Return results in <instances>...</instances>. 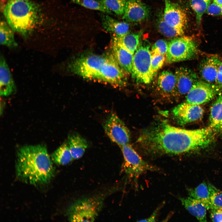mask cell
Masks as SVG:
<instances>
[{
  "mask_svg": "<svg viewBox=\"0 0 222 222\" xmlns=\"http://www.w3.org/2000/svg\"><path fill=\"white\" fill-rule=\"evenodd\" d=\"M166 60L165 56L161 55H151V66L152 70L155 74L163 66Z\"/></svg>",
  "mask_w": 222,
  "mask_h": 222,
  "instance_id": "836d02e7",
  "label": "cell"
},
{
  "mask_svg": "<svg viewBox=\"0 0 222 222\" xmlns=\"http://www.w3.org/2000/svg\"><path fill=\"white\" fill-rule=\"evenodd\" d=\"M72 1L74 3L88 9L98 10L107 14H112V12L99 0H72Z\"/></svg>",
  "mask_w": 222,
  "mask_h": 222,
  "instance_id": "f546056e",
  "label": "cell"
},
{
  "mask_svg": "<svg viewBox=\"0 0 222 222\" xmlns=\"http://www.w3.org/2000/svg\"><path fill=\"white\" fill-rule=\"evenodd\" d=\"M219 94L215 87L204 81L198 80L186 95V102L200 105L209 101Z\"/></svg>",
  "mask_w": 222,
  "mask_h": 222,
  "instance_id": "8fae6325",
  "label": "cell"
},
{
  "mask_svg": "<svg viewBox=\"0 0 222 222\" xmlns=\"http://www.w3.org/2000/svg\"><path fill=\"white\" fill-rule=\"evenodd\" d=\"M107 57L96 55L81 57L71 62L68 69L84 78L98 80L101 68Z\"/></svg>",
  "mask_w": 222,
  "mask_h": 222,
  "instance_id": "52a82bcc",
  "label": "cell"
},
{
  "mask_svg": "<svg viewBox=\"0 0 222 222\" xmlns=\"http://www.w3.org/2000/svg\"><path fill=\"white\" fill-rule=\"evenodd\" d=\"M176 83L175 74L170 71H163L160 74L158 77V89L163 94L175 96Z\"/></svg>",
  "mask_w": 222,
  "mask_h": 222,
  "instance_id": "44dd1931",
  "label": "cell"
},
{
  "mask_svg": "<svg viewBox=\"0 0 222 222\" xmlns=\"http://www.w3.org/2000/svg\"><path fill=\"white\" fill-rule=\"evenodd\" d=\"M100 2L112 12L118 15L124 13L128 0H99Z\"/></svg>",
  "mask_w": 222,
  "mask_h": 222,
  "instance_id": "4dcf8cb0",
  "label": "cell"
},
{
  "mask_svg": "<svg viewBox=\"0 0 222 222\" xmlns=\"http://www.w3.org/2000/svg\"><path fill=\"white\" fill-rule=\"evenodd\" d=\"M112 47L113 55L120 66L126 74H131L133 68V55L113 41Z\"/></svg>",
  "mask_w": 222,
  "mask_h": 222,
  "instance_id": "d6986e66",
  "label": "cell"
},
{
  "mask_svg": "<svg viewBox=\"0 0 222 222\" xmlns=\"http://www.w3.org/2000/svg\"><path fill=\"white\" fill-rule=\"evenodd\" d=\"M120 147L124 159V170L129 177L135 182L147 171H159L157 167L144 160L129 143Z\"/></svg>",
  "mask_w": 222,
  "mask_h": 222,
  "instance_id": "8992f818",
  "label": "cell"
},
{
  "mask_svg": "<svg viewBox=\"0 0 222 222\" xmlns=\"http://www.w3.org/2000/svg\"><path fill=\"white\" fill-rule=\"evenodd\" d=\"M211 0H188L190 5L194 11L198 25H200L202 18L211 3Z\"/></svg>",
  "mask_w": 222,
  "mask_h": 222,
  "instance_id": "f1b7e54d",
  "label": "cell"
},
{
  "mask_svg": "<svg viewBox=\"0 0 222 222\" xmlns=\"http://www.w3.org/2000/svg\"><path fill=\"white\" fill-rule=\"evenodd\" d=\"M220 61L221 59L216 56L208 57L201 60L199 70L203 80L215 87Z\"/></svg>",
  "mask_w": 222,
  "mask_h": 222,
  "instance_id": "2e32d148",
  "label": "cell"
},
{
  "mask_svg": "<svg viewBox=\"0 0 222 222\" xmlns=\"http://www.w3.org/2000/svg\"><path fill=\"white\" fill-rule=\"evenodd\" d=\"M12 30L10 29L3 20L0 23V44L10 48L17 47L18 44L14 39Z\"/></svg>",
  "mask_w": 222,
  "mask_h": 222,
  "instance_id": "4316f807",
  "label": "cell"
},
{
  "mask_svg": "<svg viewBox=\"0 0 222 222\" xmlns=\"http://www.w3.org/2000/svg\"><path fill=\"white\" fill-rule=\"evenodd\" d=\"M165 203L163 202L158 206V207L154 211L151 215L148 218L142 219L138 221L141 222H155L156 221V218L158 213L162 208L163 206Z\"/></svg>",
  "mask_w": 222,
  "mask_h": 222,
  "instance_id": "74e56055",
  "label": "cell"
},
{
  "mask_svg": "<svg viewBox=\"0 0 222 222\" xmlns=\"http://www.w3.org/2000/svg\"><path fill=\"white\" fill-rule=\"evenodd\" d=\"M141 35L139 33H129L121 36H113L112 41L134 55L139 43Z\"/></svg>",
  "mask_w": 222,
  "mask_h": 222,
  "instance_id": "cb8c5ba5",
  "label": "cell"
},
{
  "mask_svg": "<svg viewBox=\"0 0 222 222\" xmlns=\"http://www.w3.org/2000/svg\"><path fill=\"white\" fill-rule=\"evenodd\" d=\"M208 185L210 193L211 209H222V192L209 183Z\"/></svg>",
  "mask_w": 222,
  "mask_h": 222,
  "instance_id": "1f68e13d",
  "label": "cell"
},
{
  "mask_svg": "<svg viewBox=\"0 0 222 222\" xmlns=\"http://www.w3.org/2000/svg\"><path fill=\"white\" fill-rule=\"evenodd\" d=\"M172 112L178 123L183 125L200 119L203 115L204 110L200 105L186 102L175 107Z\"/></svg>",
  "mask_w": 222,
  "mask_h": 222,
  "instance_id": "4fadbf2b",
  "label": "cell"
},
{
  "mask_svg": "<svg viewBox=\"0 0 222 222\" xmlns=\"http://www.w3.org/2000/svg\"><path fill=\"white\" fill-rule=\"evenodd\" d=\"M175 75L176 80L175 96L187 95L199 80L196 73L186 67L178 68L176 70Z\"/></svg>",
  "mask_w": 222,
  "mask_h": 222,
  "instance_id": "5bb4252c",
  "label": "cell"
},
{
  "mask_svg": "<svg viewBox=\"0 0 222 222\" xmlns=\"http://www.w3.org/2000/svg\"><path fill=\"white\" fill-rule=\"evenodd\" d=\"M101 16L104 28L113 33V36H121L130 33V27L126 22L118 21L104 13Z\"/></svg>",
  "mask_w": 222,
  "mask_h": 222,
  "instance_id": "ac0fdd59",
  "label": "cell"
},
{
  "mask_svg": "<svg viewBox=\"0 0 222 222\" xmlns=\"http://www.w3.org/2000/svg\"><path fill=\"white\" fill-rule=\"evenodd\" d=\"M103 128L111 140L120 146L129 143V131L115 113H111L108 116L104 122Z\"/></svg>",
  "mask_w": 222,
  "mask_h": 222,
  "instance_id": "9c48e42d",
  "label": "cell"
},
{
  "mask_svg": "<svg viewBox=\"0 0 222 222\" xmlns=\"http://www.w3.org/2000/svg\"><path fill=\"white\" fill-rule=\"evenodd\" d=\"M210 210V218L214 222H222V209L212 208Z\"/></svg>",
  "mask_w": 222,
  "mask_h": 222,
  "instance_id": "8d00e7d4",
  "label": "cell"
},
{
  "mask_svg": "<svg viewBox=\"0 0 222 222\" xmlns=\"http://www.w3.org/2000/svg\"><path fill=\"white\" fill-rule=\"evenodd\" d=\"M15 86L9 66L2 55L0 57V94L7 96L15 90Z\"/></svg>",
  "mask_w": 222,
  "mask_h": 222,
  "instance_id": "e0dca14e",
  "label": "cell"
},
{
  "mask_svg": "<svg viewBox=\"0 0 222 222\" xmlns=\"http://www.w3.org/2000/svg\"><path fill=\"white\" fill-rule=\"evenodd\" d=\"M150 46V43L146 40L140 41L133 55L131 74L137 83L149 84L155 75L151 66Z\"/></svg>",
  "mask_w": 222,
  "mask_h": 222,
  "instance_id": "5b68a950",
  "label": "cell"
},
{
  "mask_svg": "<svg viewBox=\"0 0 222 222\" xmlns=\"http://www.w3.org/2000/svg\"><path fill=\"white\" fill-rule=\"evenodd\" d=\"M68 143L73 159L81 157L88 146L86 140L77 133L68 136Z\"/></svg>",
  "mask_w": 222,
  "mask_h": 222,
  "instance_id": "7402d4cb",
  "label": "cell"
},
{
  "mask_svg": "<svg viewBox=\"0 0 222 222\" xmlns=\"http://www.w3.org/2000/svg\"><path fill=\"white\" fill-rule=\"evenodd\" d=\"M164 1L163 17L164 20L173 27L184 31L187 22V16L185 10L170 0Z\"/></svg>",
  "mask_w": 222,
  "mask_h": 222,
  "instance_id": "7c38bea8",
  "label": "cell"
},
{
  "mask_svg": "<svg viewBox=\"0 0 222 222\" xmlns=\"http://www.w3.org/2000/svg\"><path fill=\"white\" fill-rule=\"evenodd\" d=\"M168 47V43L163 39L157 40L154 44L151 50V55H166Z\"/></svg>",
  "mask_w": 222,
  "mask_h": 222,
  "instance_id": "d6a6232c",
  "label": "cell"
},
{
  "mask_svg": "<svg viewBox=\"0 0 222 222\" xmlns=\"http://www.w3.org/2000/svg\"><path fill=\"white\" fill-rule=\"evenodd\" d=\"M3 13L13 31L25 37L34 30L41 20L39 7L31 0H8Z\"/></svg>",
  "mask_w": 222,
  "mask_h": 222,
  "instance_id": "3957f363",
  "label": "cell"
},
{
  "mask_svg": "<svg viewBox=\"0 0 222 222\" xmlns=\"http://www.w3.org/2000/svg\"><path fill=\"white\" fill-rule=\"evenodd\" d=\"M105 197V195H102L76 200L68 210L67 215L69 221H94L102 208Z\"/></svg>",
  "mask_w": 222,
  "mask_h": 222,
  "instance_id": "277c9868",
  "label": "cell"
},
{
  "mask_svg": "<svg viewBox=\"0 0 222 222\" xmlns=\"http://www.w3.org/2000/svg\"><path fill=\"white\" fill-rule=\"evenodd\" d=\"M209 121L210 128L214 132L222 133V95L211 108Z\"/></svg>",
  "mask_w": 222,
  "mask_h": 222,
  "instance_id": "603a6c76",
  "label": "cell"
},
{
  "mask_svg": "<svg viewBox=\"0 0 222 222\" xmlns=\"http://www.w3.org/2000/svg\"><path fill=\"white\" fill-rule=\"evenodd\" d=\"M157 25L159 32L167 37H176L182 36L184 31L178 29L167 23L164 20L163 13H160L158 16Z\"/></svg>",
  "mask_w": 222,
  "mask_h": 222,
  "instance_id": "83f0119b",
  "label": "cell"
},
{
  "mask_svg": "<svg viewBox=\"0 0 222 222\" xmlns=\"http://www.w3.org/2000/svg\"><path fill=\"white\" fill-rule=\"evenodd\" d=\"M197 50L196 45L190 38L176 37L168 43L166 61L171 63L190 59L195 56Z\"/></svg>",
  "mask_w": 222,
  "mask_h": 222,
  "instance_id": "ba28073f",
  "label": "cell"
},
{
  "mask_svg": "<svg viewBox=\"0 0 222 222\" xmlns=\"http://www.w3.org/2000/svg\"><path fill=\"white\" fill-rule=\"evenodd\" d=\"M187 190L189 196L201 202L207 209H211L210 193L208 185L206 183H201L193 188H187Z\"/></svg>",
  "mask_w": 222,
  "mask_h": 222,
  "instance_id": "d4e9b609",
  "label": "cell"
},
{
  "mask_svg": "<svg viewBox=\"0 0 222 222\" xmlns=\"http://www.w3.org/2000/svg\"><path fill=\"white\" fill-rule=\"evenodd\" d=\"M205 12L209 15L222 16V5L213 2L209 5Z\"/></svg>",
  "mask_w": 222,
  "mask_h": 222,
  "instance_id": "e575fe53",
  "label": "cell"
},
{
  "mask_svg": "<svg viewBox=\"0 0 222 222\" xmlns=\"http://www.w3.org/2000/svg\"><path fill=\"white\" fill-rule=\"evenodd\" d=\"M150 10L140 0H128L122 18L126 22L139 23L149 17Z\"/></svg>",
  "mask_w": 222,
  "mask_h": 222,
  "instance_id": "9a60e30c",
  "label": "cell"
},
{
  "mask_svg": "<svg viewBox=\"0 0 222 222\" xmlns=\"http://www.w3.org/2000/svg\"><path fill=\"white\" fill-rule=\"evenodd\" d=\"M15 169L17 179L35 186L47 183L54 177L55 172L47 148L42 145L20 148Z\"/></svg>",
  "mask_w": 222,
  "mask_h": 222,
  "instance_id": "7a4b0ae2",
  "label": "cell"
},
{
  "mask_svg": "<svg viewBox=\"0 0 222 222\" xmlns=\"http://www.w3.org/2000/svg\"><path fill=\"white\" fill-rule=\"evenodd\" d=\"M213 132L210 128L188 130L163 121L143 131L137 141L151 155H178L209 145Z\"/></svg>",
  "mask_w": 222,
  "mask_h": 222,
  "instance_id": "6da1fadb",
  "label": "cell"
},
{
  "mask_svg": "<svg viewBox=\"0 0 222 222\" xmlns=\"http://www.w3.org/2000/svg\"><path fill=\"white\" fill-rule=\"evenodd\" d=\"M126 73L120 66L113 55L107 56L101 68L98 80L117 87L125 84Z\"/></svg>",
  "mask_w": 222,
  "mask_h": 222,
  "instance_id": "30bf717a",
  "label": "cell"
},
{
  "mask_svg": "<svg viewBox=\"0 0 222 222\" xmlns=\"http://www.w3.org/2000/svg\"><path fill=\"white\" fill-rule=\"evenodd\" d=\"M179 199L185 208L199 221L201 222L207 221V208L202 203L190 196L179 197Z\"/></svg>",
  "mask_w": 222,
  "mask_h": 222,
  "instance_id": "ffe728a7",
  "label": "cell"
},
{
  "mask_svg": "<svg viewBox=\"0 0 222 222\" xmlns=\"http://www.w3.org/2000/svg\"><path fill=\"white\" fill-rule=\"evenodd\" d=\"M216 88L219 94L222 92V59H221L215 84Z\"/></svg>",
  "mask_w": 222,
  "mask_h": 222,
  "instance_id": "d590c367",
  "label": "cell"
},
{
  "mask_svg": "<svg viewBox=\"0 0 222 222\" xmlns=\"http://www.w3.org/2000/svg\"><path fill=\"white\" fill-rule=\"evenodd\" d=\"M213 2L221 5H222V0H213Z\"/></svg>",
  "mask_w": 222,
  "mask_h": 222,
  "instance_id": "f35d334b",
  "label": "cell"
},
{
  "mask_svg": "<svg viewBox=\"0 0 222 222\" xmlns=\"http://www.w3.org/2000/svg\"><path fill=\"white\" fill-rule=\"evenodd\" d=\"M51 158L52 161L58 165H64L71 162L73 159L68 142L60 146L52 154Z\"/></svg>",
  "mask_w": 222,
  "mask_h": 222,
  "instance_id": "484cf974",
  "label": "cell"
}]
</instances>
